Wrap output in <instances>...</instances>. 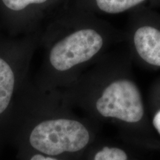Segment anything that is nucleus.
I'll list each match as a JSON object with an SVG mask.
<instances>
[{"label":"nucleus","instance_id":"3","mask_svg":"<svg viewBox=\"0 0 160 160\" xmlns=\"http://www.w3.org/2000/svg\"><path fill=\"white\" fill-rule=\"evenodd\" d=\"M89 139L88 130L82 123L62 117L41 120L29 136L33 148L51 156L79 151L88 145Z\"/></svg>","mask_w":160,"mask_h":160},{"label":"nucleus","instance_id":"4","mask_svg":"<svg viewBox=\"0 0 160 160\" xmlns=\"http://www.w3.org/2000/svg\"><path fill=\"white\" fill-rule=\"evenodd\" d=\"M60 0H0V20L11 37L37 33L43 28Z\"/></svg>","mask_w":160,"mask_h":160},{"label":"nucleus","instance_id":"5","mask_svg":"<svg viewBox=\"0 0 160 160\" xmlns=\"http://www.w3.org/2000/svg\"><path fill=\"white\" fill-rule=\"evenodd\" d=\"M95 106L102 117L117 118L126 122H137L144 114L141 93L137 86L127 79L117 80L108 85Z\"/></svg>","mask_w":160,"mask_h":160},{"label":"nucleus","instance_id":"2","mask_svg":"<svg viewBox=\"0 0 160 160\" xmlns=\"http://www.w3.org/2000/svg\"><path fill=\"white\" fill-rule=\"evenodd\" d=\"M41 31L21 37L0 33V117L30 79L29 71L39 47Z\"/></svg>","mask_w":160,"mask_h":160},{"label":"nucleus","instance_id":"6","mask_svg":"<svg viewBox=\"0 0 160 160\" xmlns=\"http://www.w3.org/2000/svg\"><path fill=\"white\" fill-rule=\"evenodd\" d=\"M138 54L150 65L160 67V31L151 26L139 28L134 34Z\"/></svg>","mask_w":160,"mask_h":160},{"label":"nucleus","instance_id":"8","mask_svg":"<svg viewBox=\"0 0 160 160\" xmlns=\"http://www.w3.org/2000/svg\"><path fill=\"white\" fill-rule=\"evenodd\" d=\"M126 153L117 148L105 147L96 154L93 160H127Z\"/></svg>","mask_w":160,"mask_h":160},{"label":"nucleus","instance_id":"1","mask_svg":"<svg viewBox=\"0 0 160 160\" xmlns=\"http://www.w3.org/2000/svg\"><path fill=\"white\" fill-rule=\"evenodd\" d=\"M103 44L102 37L93 28L79 27L62 33L50 21L41 30L39 47L42 48V61L32 81L39 89L51 91L68 73L95 57Z\"/></svg>","mask_w":160,"mask_h":160},{"label":"nucleus","instance_id":"9","mask_svg":"<svg viewBox=\"0 0 160 160\" xmlns=\"http://www.w3.org/2000/svg\"><path fill=\"white\" fill-rule=\"evenodd\" d=\"M153 124L155 128L157 130V131L159 132L160 134V111H158L154 116V118H153Z\"/></svg>","mask_w":160,"mask_h":160},{"label":"nucleus","instance_id":"10","mask_svg":"<svg viewBox=\"0 0 160 160\" xmlns=\"http://www.w3.org/2000/svg\"><path fill=\"white\" fill-rule=\"evenodd\" d=\"M31 160H57V159H53V158L51 157H45L42 155L37 154L34 155L31 158Z\"/></svg>","mask_w":160,"mask_h":160},{"label":"nucleus","instance_id":"7","mask_svg":"<svg viewBox=\"0 0 160 160\" xmlns=\"http://www.w3.org/2000/svg\"><path fill=\"white\" fill-rule=\"evenodd\" d=\"M145 0H94L98 9L107 13H119L142 3Z\"/></svg>","mask_w":160,"mask_h":160}]
</instances>
